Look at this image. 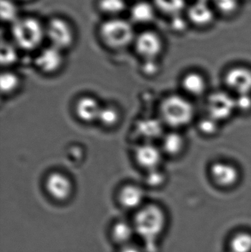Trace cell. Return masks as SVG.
<instances>
[{"mask_svg":"<svg viewBox=\"0 0 251 252\" xmlns=\"http://www.w3.org/2000/svg\"><path fill=\"white\" fill-rule=\"evenodd\" d=\"M21 81L19 75L10 71L1 72L0 78V87L1 94L10 95L17 91L20 87Z\"/></svg>","mask_w":251,"mask_h":252,"instance_id":"obj_25","label":"cell"},{"mask_svg":"<svg viewBox=\"0 0 251 252\" xmlns=\"http://www.w3.org/2000/svg\"><path fill=\"white\" fill-rule=\"evenodd\" d=\"M96 9L104 19L122 17L128 13V0H96Z\"/></svg>","mask_w":251,"mask_h":252,"instance_id":"obj_16","label":"cell"},{"mask_svg":"<svg viewBox=\"0 0 251 252\" xmlns=\"http://www.w3.org/2000/svg\"><path fill=\"white\" fill-rule=\"evenodd\" d=\"M113 235L115 241L120 244H125L132 237V227L125 222H119L113 228Z\"/></svg>","mask_w":251,"mask_h":252,"instance_id":"obj_28","label":"cell"},{"mask_svg":"<svg viewBox=\"0 0 251 252\" xmlns=\"http://www.w3.org/2000/svg\"><path fill=\"white\" fill-rule=\"evenodd\" d=\"M136 128H137V133L143 139H146L147 140L157 139L163 132L162 123L154 118L141 120L139 122L137 123Z\"/></svg>","mask_w":251,"mask_h":252,"instance_id":"obj_19","label":"cell"},{"mask_svg":"<svg viewBox=\"0 0 251 252\" xmlns=\"http://www.w3.org/2000/svg\"><path fill=\"white\" fill-rule=\"evenodd\" d=\"M209 117L217 121L228 119L236 109L235 99L223 92L214 93L207 103Z\"/></svg>","mask_w":251,"mask_h":252,"instance_id":"obj_10","label":"cell"},{"mask_svg":"<svg viewBox=\"0 0 251 252\" xmlns=\"http://www.w3.org/2000/svg\"><path fill=\"white\" fill-rule=\"evenodd\" d=\"M158 14L166 16L169 19L185 15L187 0H151Z\"/></svg>","mask_w":251,"mask_h":252,"instance_id":"obj_18","label":"cell"},{"mask_svg":"<svg viewBox=\"0 0 251 252\" xmlns=\"http://www.w3.org/2000/svg\"><path fill=\"white\" fill-rule=\"evenodd\" d=\"M102 106L97 99L91 96H84L75 104V114L80 121L90 124L98 121Z\"/></svg>","mask_w":251,"mask_h":252,"instance_id":"obj_14","label":"cell"},{"mask_svg":"<svg viewBox=\"0 0 251 252\" xmlns=\"http://www.w3.org/2000/svg\"><path fill=\"white\" fill-rule=\"evenodd\" d=\"M236 109L242 112H248L251 109V97L250 94H240L235 99Z\"/></svg>","mask_w":251,"mask_h":252,"instance_id":"obj_32","label":"cell"},{"mask_svg":"<svg viewBox=\"0 0 251 252\" xmlns=\"http://www.w3.org/2000/svg\"><path fill=\"white\" fill-rule=\"evenodd\" d=\"M46 42L63 52L75 46L78 35L72 22L63 16H51L45 22Z\"/></svg>","mask_w":251,"mask_h":252,"instance_id":"obj_3","label":"cell"},{"mask_svg":"<svg viewBox=\"0 0 251 252\" xmlns=\"http://www.w3.org/2000/svg\"><path fill=\"white\" fill-rule=\"evenodd\" d=\"M218 121L209 117L208 118L202 120L199 124V127L202 133L205 134L212 135L218 130Z\"/></svg>","mask_w":251,"mask_h":252,"instance_id":"obj_30","label":"cell"},{"mask_svg":"<svg viewBox=\"0 0 251 252\" xmlns=\"http://www.w3.org/2000/svg\"><path fill=\"white\" fill-rule=\"evenodd\" d=\"M142 188L134 184L124 185L119 192V203L127 209H136L139 207L144 200Z\"/></svg>","mask_w":251,"mask_h":252,"instance_id":"obj_17","label":"cell"},{"mask_svg":"<svg viewBox=\"0 0 251 252\" xmlns=\"http://www.w3.org/2000/svg\"><path fill=\"white\" fill-rule=\"evenodd\" d=\"M131 1H132L133 2H134V1H139V0H131Z\"/></svg>","mask_w":251,"mask_h":252,"instance_id":"obj_35","label":"cell"},{"mask_svg":"<svg viewBox=\"0 0 251 252\" xmlns=\"http://www.w3.org/2000/svg\"><path fill=\"white\" fill-rule=\"evenodd\" d=\"M165 174L159 168L148 170L144 179L146 185L150 188H159L165 183Z\"/></svg>","mask_w":251,"mask_h":252,"instance_id":"obj_29","label":"cell"},{"mask_svg":"<svg viewBox=\"0 0 251 252\" xmlns=\"http://www.w3.org/2000/svg\"><path fill=\"white\" fill-rule=\"evenodd\" d=\"M133 48L142 61L158 60L165 49L163 37L152 28L137 32Z\"/></svg>","mask_w":251,"mask_h":252,"instance_id":"obj_6","label":"cell"},{"mask_svg":"<svg viewBox=\"0 0 251 252\" xmlns=\"http://www.w3.org/2000/svg\"><path fill=\"white\" fill-rule=\"evenodd\" d=\"M184 139L177 133H169L162 139V151L169 156H176L184 148Z\"/></svg>","mask_w":251,"mask_h":252,"instance_id":"obj_24","label":"cell"},{"mask_svg":"<svg viewBox=\"0 0 251 252\" xmlns=\"http://www.w3.org/2000/svg\"><path fill=\"white\" fill-rule=\"evenodd\" d=\"M217 14L221 16H234L240 9V0H209Z\"/></svg>","mask_w":251,"mask_h":252,"instance_id":"obj_26","label":"cell"},{"mask_svg":"<svg viewBox=\"0 0 251 252\" xmlns=\"http://www.w3.org/2000/svg\"><path fill=\"white\" fill-rule=\"evenodd\" d=\"M211 175L217 185L224 188L232 187L238 181L239 173L235 167L227 163H215L211 168Z\"/></svg>","mask_w":251,"mask_h":252,"instance_id":"obj_15","label":"cell"},{"mask_svg":"<svg viewBox=\"0 0 251 252\" xmlns=\"http://www.w3.org/2000/svg\"><path fill=\"white\" fill-rule=\"evenodd\" d=\"M9 30V38L20 51L36 53L47 43L45 22L37 16L22 15Z\"/></svg>","mask_w":251,"mask_h":252,"instance_id":"obj_1","label":"cell"},{"mask_svg":"<svg viewBox=\"0 0 251 252\" xmlns=\"http://www.w3.org/2000/svg\"><path fill=\"white\" fill-rule=\"evenodd\" d=\"M64 62V52L47 44L36 52L34 59L37 69L47 75L57 73L63 67Z\"/></svg>","mask_w":251,"mask_h":252,"instance_id":"obj_7","label":"cell"},{"mask_svg":"<svg viewBox=\"0 0 251 252\" xmlns=\"http://www.w3.org/2000/svg\"><path fill=\"white\" fill-rule=\"evenodd\" d=\"M162 159V151L150 142L141 144L135 151L136 162L147 171L159 168Z\"/></svg>","mask_w":251,"mask_h":252,"instance_id":"obj_13","label":"cell"},{"mask_svg":"<svg viewBox=\"0 0 251 252\" xmlns=\"http://www.w3.org/2000/svg\"><path fill=\"white\" fill-rule=\"evenodd\" d=\"M127 18L134 26H149L158 13L151 0H139L129 5Z\"/></svg>","mask_w":251,"mask_h":252,"instance_id":"obj_11","label":"cell"},{"mask_svg":"<svg viewBox=\"0 0 251 252\" xmlns=\"http://www.w3.org/2000/svg\"><path fill=\"white\" fill-rule=\"evenodd\" d=\"M227 86L240 94L251 93V70L244 66H236L229 69L225 77Z\"/></svg>","mask_w":251,"mask_h":252,"instance_id":"obj_12","label":"cell"},{"mask_svg":"<svg viewBox=\"0 0 251 252\" xmlns=\"http://www.w3.org/2000/svg\"><path fill=\"white\" fill-rule=\"evenodd\" d=\"M19 3L15 0H1L0 1V16L3 24L10 27L21 15Z\"/></svg>","mask_w":251,"mask_h":252,"instance_id":"obj_20","label":"cell"},{"mask_svg":"<svg viewBox=\"0 0 251 252\" xmlns=\"http://www.w3.org/2000/svg\"><path fill=\"white\" fill-rule=\"evenodd\" d=\"M232 252H251V235L241 233L236 235L231 243Z\"/></svg>","mask_w":251,"mask_h":252,"instance_id":"obj_27","label":"cell"},{"mask_svg":"<svg viewBox=\"0 0 251 252\" xmlns=\"http://www.w3.org/2000/svg\"><path fill=\"white\" fill-rule=\"evenodd\" d=\"M122 252H141L137 249L134 248V247H127V248L124 249Z\"/></svg>","mask_w":251,"mask_h":252,"instance_id":"obj_33","label":"cell"},{"mask_svg":"<svg viewBox=\"0 0 251 252\" xmlns=\"http://www.w3.org/2000/svg\"><path fill=\"white\" fill-rule=\"evenodd\" d=\"M217 15L209 0L193 1L188 4L185 13L190 25L198 28H206L213 25Z\"/></svg>","mask_w":251,"mask_h":252,"instance_id":"obj_8","label":"cell"},{"mask_svg":"<svg viewBox=\"0 0 251 252\" xmlns=\"http://www.w3.org/2000/svg\"><path fill=\"white\" fill-rule=\"evenodd\" d=\"M184 90L192 95L198 96L206 90V81L200 74L191 72L187 74L182 81Z\"/></svg>","mask_w":251,"mask_h":252,"instance_id":"obj_21","label":"cell"},{"mask_svg":"<svg viewBox=\"0 0 251 252\" xmlns=\"http://www.w3.org/2000/svg\"><path fill=\"white\" fill-rule=\"evenodd\" d=\"M121 120L120 111L112 105L103 106L99 115V123L107 128L116 127Z\"/></svg>","mask_w":251,"mask_h":252,"instance_id":"obj_23","label":"cell"},{"mask_svg":"<svg viewBox=\"0 0 251 252\" xmlns=\"http://www.w3.org/2000/svg\"><path fill=\"white\" fill-rule=\"evenodd\" d=\"M20 50L15 45L10 38L4 39L1 38V53H0V62L1 66H11L16 63L19 59V53Z\"/></svg>","mask_w":251,"mask_h":252,"instance_id":"obj_22","label":"cell"},{"mask_svg":"<svg viewBox=\"0 0 251 252\" xmlns=\"http://www.w3.org/2000/svg\"><path fill=\"white\" fill-rule=\"evenodd\" d=\"M44 185L47 193L57 201H66L73 192L74 185L72 180L61 172L50 173L46 178Z\"/></svg>","mask_w":251,"mask_h":252,"instance_id":"obj_9","label":"cell"},{"mask_svg":"<svg viewBox=\"0 0 251 252\" xmlns=\"http://www.w3.org/2000/svg\"><path fill=\"white\" fill-rule=\"evenodd\" d=\"M160 114L165 124L170 127H181L191 122L194 117V108L187 99L171 95L161 104Z\"/></svg>","mask_w":251,"mask_h":252,"instance_id":"obj_5","label":"cell"},{"mask_svg":"<svg viewBox=\"0 0 251 252\" xmlns=\"http://www.w3.org/2000/svg\"><path fill=\"white\" fill-rule=\"evenodd\" d=\"M137 32L127 17L104 19L97 28V36L102 45L112 51L133 47Z\"/></svg>","mask_w":251,"mask_h":252,"instance_id":"obj_2","label":"cell"},{"mask_svg":"<svg viewBox=\"0 0 251 252\" xmlns=\"http://www.w3.org/2000/svg\"><path fill=\"white\" fill-rule=\"evenodd\" d=\"M165 213L155 204L144 206L137 213L135 218V229L147 244L155 247V241L165 229Z\"/></svg>","mask_w":251,"mask_h":252,"instance_id":"obj_4","label":"cell"},{"mask_svg":"<svg viewBox=\"0 0 251 252\" xmlns=\"http://www.w3.org/2000/svg\"><path fill=\"white\" fill-rule=\"evenodd\" d=\"M141 72L147 76H153L159 71V63L158 60L142 61Z\"/></svg>","mask_w":251,"mask_h":252,"instance_id":"obj_31","label":"cell"},{"mask_svg":"<svg viewBox=\"0 0 251 252\" xmlns=\"http://www.w3.org/2000/svg\"><path fill=\"white\" fill-rule=\"evenodd\" d=\"M15 1H17V2H19V4H20V3L31 2V1H34V0H15Z\"/></svg>","mask_w":251,"mask_h":252,"instance_id":"obj_34","label":"cell"}]
</instances>
